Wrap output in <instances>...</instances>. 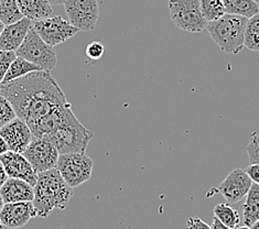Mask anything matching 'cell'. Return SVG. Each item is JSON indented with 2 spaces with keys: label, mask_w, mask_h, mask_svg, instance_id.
<instances>
[{
  "label": "cell",
  "mask_w": 259,
  "mask_h": 229,
  "mask_svg": "<svg viewBox=\"0 0 259 229\" xmlns=\"http://www.w3.org/2000/svg\"><path fill=\"white\" fill-rule=\"evenodd\" d=\"M0 95L11 103L17 117L27 122L33 138H47L74 116L62 88L47 71L0 84Z\"/></svg>",
  "instance_id": "cell-1"
},
{
  "label": "cell",
  "mask_w": 259,
  "mask_h": 229,
  "mask_svg": "<svg viewBox=\"0 0 259 229\" xmlns=\"http://www.w3.org/2000/svg\"><path fill=\"white\" fill-rule=\"evenodd\" d=\"M33 206L36 216L48 217L54 209L63 210L74 194L57 168L38 173V179L33 187Z\"/></svg>",
  "instance_id": "cell-2"
},
{
  "label": "cell",
  "mask_w": 259,
  "mask_h": 229,
  "mask_svg": "<svg viewBox=\"0 0 259 229\" xmlns=\"http://www.w3.org/2000/svg\"><path fill=\"white\" fill-rule=\"evenodd\" d=\"M247 20V18L242 16L225 14L218 20L207 22L206 30L222 51L236 55L245 48L244 38Z\"/></svg>",
  "instance_id": "cell-3"
},
{
  "label": "cell",
  "mask_w": 259,
  "mask_h": 229,
  "mask_svg": "<svg viewBox=\"0 0 259 229\" xmlns=\"http://www.w3.org/2000/svg\"><path fill=\"white\" fill-rule=\"evenodd\" d=\"M94 137V133L84 127L76 116L74 115L69 120L62 123L59 128L48 135L47 139L50 140L57 147L60 154L85 152L89 142Z\"/></svg>",
  "instance_id": "cell-4"
},
{
  "label": "cell",
  "mask_w": 259,
  "mask_h": 229,
  "mask_svg": "<svg viewBox=\"0 0 259 229\" xmlns=\"http://www.w3.org/2000/svg\"><path fill=\"white\" fill-rule=\"evenodd\" d=\"M15 52L17 57L23 58L24 60L38 65L41 71L51 72L58 63V57L54 47L49 45L43 41L32 26L30 27L22 44Z\"/></svg>",
  "instance_id": "cell-5"
},
{
  "label": "cell",
  "mask_w": 259,
  "mask_h": 229,
  "mask_svg": "<svg viewBox=\"0 0 259 229\" xmlns=\"http://www.w3.org/2000/svg\"><path fill=\"white\" fill-rule=\"evenodd\" d=\"M94 161L85 152L60 154L57 169L66 184L77 188L92 177Z\"/></svg>",
  "instance_id": "cell-6"
},
{
  "label": "cell",
  "mask_w": 259,
  "mask_h": 229,
  "mask_svg": "<svg viewBox=\"0 0 259 229\" xmlns=\"http://www.w3.org/2000/svg\"><path fill=\"white\" fill-rule=\"evenodd\" d=\"M170 18L176 26L187 32H202L207 21L202 15L200 0H169Z\"/></svg>",
  "instance_id": "cell-7"
},
{
  "label": "cell",
  "mask_w": 259,
  "mask_h": 229,
  "mask_svg": "<svg viewBox=\"0 0 259 229\" xmlns=\"http://www.w3.org/2000/svg\"><path fill=\"white\" fill-rule=\"evenodd\" d=\"M32 27L41 36V39L51 47L66 42L79 31L61 16H51L33 20Z\"/></svg>",
  "instance_id": "cell-8"
},
{
  "label": "cell",
  "mask_w": 259,
  "mask_h": 229,
  "mask_svg": "<svg viewBox=\"0 0 259 229\" xmlns=\"http://www.w3.org/2000/svg\"><path fill=\"white\" fill-rule=\"evenodd\" d=\"M65 12L69 21L79 31H92L100 18L98 0H65Z\"/></svg>",
  "instance_id": "cell-9"
},
{
  "label": "cell",
  "mask_w": 259,
  "mask_h": 229,
  "mask_svg": "<svg viewBox=\"0 0 259 229\" xmlns=\"http://www.w3.org/2000/svg\"><path fill=\"white\" fill-rule=\"evenodd\" d=\"M22 154L31 163L36 173L57 168L60 157L57 147L47 138H33Z\"/></svg>",
  "instance_id": "cell-10"
},
{
  "label": "cell",
  "mask_w": 259,
  "mask_h": 229,
  "mask_svg": "<svg viewBox=\"0 0 259 229\" xmlns=\"http://www.w3.org/2000/svg\"><path fill=\"white\" fill-rule=\"evenodd\" d=\"M251 184V178L245 170L235 169L228 173V175L219 185V188L213 191L219 192L221 195H223L227 203L235 204L247 195Z\"/></svg>",
  "instance_id": "cell-11"
},
{
  "label": "cell",
  "mask_w": 259,
  "mask_h": 229,
  "mask_svg": "<svg viewBox=\"0 0 259 229\" xmlns=\"http://www.w3.org/2000/svg\"><path fill=\"white\" fill-rule=\"evenodd\" d=\"M36 216L32 202L5 203L0 210V222L3 226L18 229L26 226Z\"/></svg>",
  "instance_id": "cell-12"
},
{
  "label": "cell",
  "mask_w": 259,
  "mask_h": 229,
  "mask_svg": "<svg viewBox=\"0 0 259 229\" xmlns=\"http://www.w3.org/2000/svg\"><path fill=\"white\" fill-rule=\"evenodd\" d=\"M0 162L3 163L5 171L9 177L23 179L34 187L36 179H38V173L22 153L9 150L0 156Z\"/></svg>",
  "instance_id": "cell-13"
},
{
  "label": "cell",
  "mask_w": 259,
  "mask_h": 229,
  "mask_svg": "<svg viewBox=\"0 0 259 229\" xmlns=\"http://www.w3.org/2000/svg\"><path fill=\"white\" fill-rule=\"evenodd\" d=\"M0 135L7 142L9 150L17 153H23L33 139L27 122L19 117L0 129Z\"/></svg>",
  "instance_id": "cell-14"
},
{
  "label": "cell",
  "mask_w": 259,
  "mask_h": 229,
  "mask_svg": "<svg viewBox=\"0 0 259 229\" xmlns=\"http://www.w3.org/2000/svg\"><path fill=\"white\" fill-rule=\"evenodd\" d=\"M32 20L23 17L21 20L5 26L0 34V51H16L26 39Z\"/></svg>",
  "instance_id": "cell-15"
},
{
  "label": "cell",
  "mask_w": 259,
  "mask_h": 229,
  "mask_svg": "<svg viewBox=\"0 0 259 229\" xmlns=\"http://www.w3.org/2000/svg\"><path fill=\"white\" fill-rule=\"evenodd\" d=\"M0 194L5 203L32 202L34 197L33 187L20 178L8 177L0 189Z\"/></svg>",
  "instance_id": "cell-16"
},
{
  "label": "cell",
  "mask_w": 259,
  "mask_h": 229,
  "mask_svg": "<svg viewBox=\"0 0 259 229\" xmlns=\"http://www.w3.org/2000/svg\"><path fill=\"white\" fill-rule=\"evenodd\" d=\"M17 4L22 16L32 21L53 15L52 6L47 0H17Z\"/></svg>",
  "instance_id": "cell-17"
},
{
  "label": "cell",
  "mask_w": 259,
  "mask_h": 229,
  "mask_svg": "<svg viewBox=\"0 0 259 229\" xmlns=\"http://www.w3.org/2000/svg\"><path fill=\"white\" fill-rule=\"evenodd\" d=\"M243 205V221L245 226L251 227L259 220V185L252 183Z\"/></svg>",
  "instance_id": "cell-18"
},
{
  "label": "cell",
  "mask_w": 259,
  "mask_h": 229,
  "mask_svg": "<svg viewBox=\"0 0 259 229\" xmlns=\"http://www.w3.org/2000/svg\"><path fill=\"white\" fill-rule=\"evenodd\" d=\"M222 2L224 4L226 14L242 16L247 19L259 14V4L254 0H222Z\"/></svg>",
  "instance_id": "cell-19"
},
{
  "label": "cell",
  "mask_w": 259,
  "mask_h": 229,
  "mask_svg": "<svg viewBox=\"0 0 259 229\" xmlns=\"http://www.w3.org/2000/svg\"><path fill=\"white\" fill-rule=\"evenodd\" d=\"M36 71H41L40 67L38 65H35L31 62H29L27 60H24L23 58L17 57L14 62H12L7 74L5 75V78L2 82V84L9 83L11 80L17 79L19 77H22L27 74L31 73V72H36Z\"/></svg>",
  "instance_id": "cell-20"
},
{
  "label": "cell",
  "mask_w": 259,
  "mask_h": 229,
  "mask_svg": "<svg viewBox=\"0 0 259 229\" xmlns=\"http://www.w3.org/2000/svg\"><path fill=\"white\" fill-rule=\"evenodd\" d=\"M214 217H217L224 225L228 226L232 229H236L239 227L240 217L239 214L235 208L226 203H220L214 207Z\"/></svg>",
  "instance_id": "cell-21"
},
{
  "label": "cell",
  "mask_w": 259,
  "mask_h": 229,
  "mask_svg": "<svg viewBox=\"0 0 259 229\" xmlns=\"http://www.w3.org/2000/svg\"><path fill=\"white\" fill-rule=\"evenodd\" d=\"M244 47L250 51L259 52V14L249 18L246 23Z\"/></svg>",
  "instance_id": "cell-22"
},
{
  "label": "cell",
  "mask_w": 259,
  "mask_h": 229,
  "mask_svg": "<svg viewBox=\"0 0 259 229\" xmlns=\"http://www.w3.org/2000/svg\"><path fill=\"white\" fill-rule=\"evenodd\" d=\"M22 18L17 0H0V21L5 26L19 21Z\"/></svg>",
  "instance_id": "cell-23"
},
{
  "label": "cell",
  "mask_w": 259,
  "mask_h": 229,
  "mask_svg": "<svg viewBox=\"0 0 259 229\" xmlns=\"http://www.w3.org/2000/svg\"><path fill=\"white\" fill-rule=\"evenodd\" d=\"M200 6L202 15L207 22L218 20L226 14L222 0H200Z\"/></svg>",
  "instance_id": "cell-24"
},
{
  "label": "cell",
  "mask_w": 259,
  "mask_h": 229,
  "mask_svg": "<svg viewBox=\"0 0 259 229\" xmlns=\"http://www.w3.org/2000/svg\"><path fill=\"white\" fill-rule=\"evenodd\" d=\"M17 118V113L11 103L4 95H0V129Z\"/></svg>",
  "instance_id": "cell-25"
},
{
  "label": "cell",
  "mask_w": 259,
  "mask_h": 229,
  "mask_svg": "<svg viewBox=\"0 0 259 229\" xmlns=\"http://www.w3.org/2000/svg\"><path fill=\"white\" fill-rule=\"evenodd\" d=\"M246 151L248 153L249 163L250 164H259V134L257 131H254L250 135V139Z\"/></svg>",
  "instance_id": "cell-26"
},
{
  "label": "cell",
  "mask_w": 259,
  "mask_h": 229,
  "mask_svg": "<svg viewBox=\"0 0 259 229\" xmlns=\"http://www.w3.org/2000/svg\"><path fill=\"white\" fill-rule=\"evenodd\" d=\"M17 58L15 51H0V84L7 74L12 62Z\"/></svg>",
  "instance_id": "cell-27"
},
{
  "label": "cell",
  "mask_w": 259,
  "mask_h": 229,
  "mask_svg": "<svg viewBox=\"0 0 259 229\" xmlns=\"http://www.w3.org/2000/svg\"><path fill=\"white\" fill-rule=\"evenodd\" d=\"M105 53V47L102 42L93 41L86 48V57L91 61H100Z\"/></svg>",
  "instance_id": "cell-28"
},
{
  "label": "cell",
  "mask_w": 259,
  "mask_h": 229,
  "mask_svg": "<svg viewBox=\"0 0 259 229\" xmlns=\"http://www.w3.org/2000/svg\"><path fill=\"white\" fill-rule=\"evenodd\" d=\"M187 229H212L199 217H190L187 221Z\"/></svg>",
  "instance_id": "cell-29"
},
{
  "label": "cell",
  "mask_w": 259,
  "mask_h": 229,
  "mask_svg": "<svg viewBox=\"0 0 259 229\" xmlns=\"http://www.w3.org/2000/svg\"><path fill=\"white\" fill-rule=\"evenodd\" d=\"M245 171L251 178L252 183L259 185V164H249Z\"/></svg>",
  "instance_id": "cell-30"
},
{
  "label": "cell",
  "mask_w": 259,
  "mask_h": 229,
  "mask_svg": "<svg viewBox=\"0 0 259 229\" xmlns=\"http://www.w3.org/2000/svg\"><path fill=\"white\" fill-rule=\"evenodd\" d=\"M8 177H9V176L7 175V173H6L3 163L0 162V189H2V187L5 184V182L7 181Z\"/></svg>",
  "instance_id": "cell-31"
},
{
  "label": "cell",
  "mask_w": 259,
  "mask_h": 229,
  "mask_svg": "<svg viewBox=\"0 0 259 229\" xmlns=\"http://www.w3.org/2000/svg\"><path fill=\"white\" fill-rule=\"evenodd\" d=\"M211 228H212V229H232V228H230L228 226L224 225L223 222L220 221L217 217H214Z\"/></svg>",
  "instance_id": "cell-32"
},
{
  "label": "cell",
  "mask_w": 259,
  "mask_h": 229,
  "mask_svg": "<svg viewBox=\"0 0 259 229\" xmlns=\"http://www.w3.org/2000/svg\"><path fill=\"white\" fill-rule=\"evenodd\" d=\"M8 151H9V147L7 145V142H6V140L2 137V135H0V156Z\"/></svg>",
  "instance_id": "cell-33"
},
{
  "label": "cell",
  "mask_w": 259,
  "mask_h": 229,
  "mask_svg": "<svg viewBox=\"0 0 259 229\" xmlns=\"http://www.w3.org/2000/svg\"><path fill=\"white\" fill-rule=\"evenodd\" d=\"M47 2L51 6H60V5H63L65 0H47Z\"/></svg>",
  "instance_id": "cell-34"
},
{
  "label": "cell",
  "mask_w": 259,
  "mask_h": 229,
  "mask_svg": "<svg viewBox=\"0 0 259 229\" xmlns=\"http://www.w3.org/2000/svg\"><path fill=\"white\" fill-rule=\"evenodd\" d=\"M251 229H259V220H257L255 224L251 226Z\"/></svg>",
  "instance_id": "cell-35"
},
{
  "label": "cell",
  "mask_w": 259,
  "mask_h": 229,
  "mask_svg": "<svg viewBox=\"0 0 259 229\" xmlns=\"http://www.w3.org/2000/svg\"><path fill=\"white\" fill-rule=\"evenodd\" d=\"M4 204H5V202H4V200H3V196H2V194H0V210H2V208H3V206H4Z\"/></svg>",
  "instance_id": "cell-36"
},
{
  "label": "cell",
  "mask_w": 259,
  "mask_h": 229,
  "mask_svg": "<svg viewBox=\"0 0 259 229\" xmlns=\"http://www.w3.org/2000/svg\"><path fill=\"white\" fill-rule=\"evenodd\" d=\"M4 28H5V24H4L2 21H0V34H2Z\"/></svg>",
  "instance_id": "cell-37"
},
{
  "label": "cell",
  "mask_w": 259,
  "mask_h": 229,
  "mask_svg": "<svg viewBox=\"0 0 259 229\" xmlns=\"http://www.w3.org/2000/svg\"><path fill=\"white\" fill-rule=\"evenodd\" d=\"M236 229H251V227H248V226H242V227H237Z\"/></svg>",
  "instance_id": "cell-38"
},
{
  "label": "cell",
  "mask_w": 259,
  "mask_h": 229,
  "mask_svg": "<svg viewBox=\"0 0 259 229\" xmlns=\"http://www.w3.org/2000/svg\"><path fill=\"white\" fill-rule=\"evenodd\" d=\"M0 229H4V226H3L2 222H0Z\"/></svg>",
  "instance_id": "cell-39"
},
{
  "label": "cell",
  "mask_w": 259,
  "mask_h": 229,
  "mask_svg": "<svg viewBox=\"0 0 259 229\" xmlns=\"http://www.w3.org/2000/svg\"><path fill=\"white\" fill-rule=\"evenodd\" d=\"M254 2H256L257 4H259V0H254Z\"/></svg>",
  "instance_id": "cell-40"
}]
</instances>
